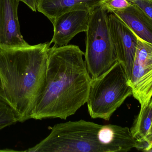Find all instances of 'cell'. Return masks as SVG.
<instances>
[{
  "mask_svg": "<svg viewBox=\"0 0 152 152\" xmlns=\"http://www.w3.org/2000/svg\"><path fill=\"white\" fill-rule=\"evenodd\" d=\"M84 55L74 45L50 47L45 84L31 119L66 120L86 103L92 78Z\"/></svg>",
  "mask_w": 152,
  "mask_h": 152,
  "instance_id": "cell-1",
  "label": "cell"
},
{
  "mask_svg": "<svg viewBox=\"0 0 152 152\" xmlns=\"http://www.w3.org/2000/svg\"><path fill=\"white\" fill-rule=\"evenodd\" d=\"M49 43L0 46L1 100L13 111L18 122L31 119L46 78Z\"/></svg>",
  "mask_w": 152,
  "mask_h": 152,
  "instance_id": "cell-2",
  "label": "cell"
},
{
  "mask_svg": "<svg viewBox=\"0 0 152 152\" xmlns=\"http://www.w3.org/2000/svg\"><path fill=\"white\" fill-rule=\"evenodd\" d=\"M137 145L129 128L81 120L56 124L47 137L26 151L126 152Z\"/></svg>",
  "mask_w": 152,
  "mask_h": 152,
  "instance_id": "cell-3",
  "label": "cell"
},
{
  "mask_svg": "<svg viewBox=\"0 0 152 152\" xmlns=\"http://www.w3.org/2000/svg\"><path fill=\"white\" fill-rule=\"evenodd\" d=\"M133 95L126 72L119 62L99 77L92 79L87 100L93 119L109 120L126 99Z\"/></svg>",
  "mask_w": 152,
  "mask_h": 152,
  "instance_id": "cell-4",
  "label": "cell"
},
{
  "mask_svg": "<svg viewBox=\"0 0 152 152\" xmlns=\"http://www.w3.org/2000/svg\"><path fill=\"white\" fill-rule=\"evenodd\" d=\"M86 32L85 62L91 78L94 79L118 62L107 11L98 6L91 12Z\"/></svg>",
  "mask_w": 152,
  "mask_h": 152,
  "instance_id": "cell-5",
  "label": "cell"
},
{
  "mask_svg": "<svg viewBox=\"0 0 152 152\" xmlns=\"http://www.w3.org/2000/svg\"><path fill=\"white\" fill-rule=\"evenodd\" d=\"M129 84L141 109L148 105L152 97V44L138 37Z\"/></svg>",
  "mask_w": 152,
  "mask_h": 152,
  "instance_id": "cell-6",
  "label": "cell"
},
{
  "mask_svg": "<svg viewBox=\"0 0 152 152\" xmlns=\"http://www.w3.org/2000/svg\"><path fill=\"white\" fill-rule=\"evenodd\" d=\"M109 18L118 61L124 68L129 82L132 76L138 37L115 14L111 13Z\"/></svg>",
  "mask_w": 152,
  "mask_h": 152,
  "instance_id": "cell-7",
  "label": "cell"
},
{
  "mask_svg": "<svg viewBox=\"0 0 152 152\" xmlns=\"http://www.w3.org/2000/svg\"><path fill=\"white\" fill-rule=\"evenodd\" d=\"M90 12L84 10L68 12L60 15L52 23L53 35L49 43L60 46L67 45L76 35L87 30Z\"/></svg>",
  "mask_w": 152,
  "mask_h": 152,
  "instance_id": "cell-8",
  "label": "cell"
},
{
  "mask_svg": "<svg viewBox=\"0 0 152 152\" xmlns=\"http://www.w3.org/2000/svg\"><path fill=\"white\" fill-rule=\"evenodd\" d=\"M20 0H0V46L28 44L21 34L18 17Z\"/></svg>",
  "mask_w": 152,
  "mask_h": 152,
  "instance_id": "cell-9",
  "label": "cell"
},
{
  "mask_svg": "<svg viewBox=\"0 0 152 152\" xmlns=\"http://www.w3.org/2000/svg\"><path fill=\"white\" fill-rule=\"evenodd\" d=\"M101 0H38L37 10L51 22L60 15L76 10L91 12L99 6Z\"/></svg>",
  "mask_w": 152,
  "mask_h": 152,
  "instance_id": "cell-10",
  "label": "cell"
},
{
  "mask_svg": "<svg viewBox=\"0 0 152 152\" xmlns=\"http://www.w3.org/2000/svg\"><path fill=\"white\" fill-rule=\"evenodd\" d=\"M113 13L139 38L152 44V20L139 7L134 4L125 10Z\"/></svg>",
  "mask_w": 152,
  "mask_h": 152,
  "instance_id": "cell-11",
  "label": "cell"
},
{
  "mask_svg": "<svg viewBox=\"0 0 152 152\" xmlns=\"http://www.w3.org/2000/svg\"><path fill=\"white\" fill-rule=\"evenodd\" d=\"M152 122V108L149 103L144 108L141 109L130 129L131 133L137 143L146 142V138L151 130Z\"/></svg>",
  "mask_w": 152,
  "mask_h": 152,
  "instance_id": "cell-12",
  "label": "cell"
},
{
  "mask_svg": "<svg viewBox=\"0 0 152 152\" xmlns=\"http://www.w3.org/2000/svg\"><path fill=\"white\" fill-rule=\"evenodd\" d=\"M17 122L18 120L11 108L1 100L0 102V130Z\"/></svg>",
  "mask_w": 152,
  "mask_h": 152,
  "instance_id": "cell-13",
  "label": "cell"
},
{
  "mask_svg": "<svg viewBox=\"0 0 152 152\" xmlns=\"http://www.w3.org/2000/svg\"><path fill=\"white\" fill-rule=\"evenodd\" d=\"M134 0H101L99 7L107 11V12L113 13L126 9L134 4Z\"/></svg>",
  "mask_w": 152,
  "mask_h": 152,
  "instance_id": "cell-14",
  "label": "cell"
},
{
  "mask_svg": "<svg viewBox=\"0 0 152 152\" xmlns=\"http://www.w3.org/2000/svg\"><path fill=\"white\" fill-rule=\"evenodd\" d=\"M133 3L152 20V0H134Z\"/></svg>",
  "mask_w": 152,
  "mask_h": 152,
  "instance_id": "cell-15",
  "label": "cell"
},
{
  "mask_svg": "<svg viewBox=\"0 0 152 152\" xmlns=\"http://www.w3.org/2000/svg\"><path fill=\"white\" fill-rule=\"evenodd\" d=\"M20 1L26 4L33 11L36 12L37 10L38 0H20Z\"/></svg>",
  "mask_w": 152,
  "mask_h": 152,
  "instance_id": "cell-16",
  "label": "cell"
},
{
  "mask_svg": "<svg viewBox=\"0 0 152 152\" xmlns=\"http://www.w3.org/2000/svg\"><path fill=\"white\" fill-rule=\"evenodd\" d=\"M150 104L152 108V97L151 101H150ZM146 142L148 144V145H149L148 148H147L146 151L148 152V150H149V149L151 148V146L152 145V122L150 133H149V135H148V137H147V138H146Z\"/></svg>",
  "mask_w": 152,
  "mask_h": 152,
  "instance_id": "cell-17",
  "label": "cell"
},
{
  "mask_svg": "<svg viewBox=\"0 0 152 152\" xmlns=\"http://www.w3.org/2000/svg\"><path fill=\"white\" fill-rule=\"evenodd\" d=\"M2 84L1 79V76H0V96H1V95L2 93Z\"/></svg>",
  "mask_w": 152,
  "mask_h": 152,
  "instance_id": "cell-18",
  "label": "cell"
},
{
  "mask_svg": "<svg viewBox=\"0 0 152 152\" xmlns=\"http://www.w3.org/2000/svg\"><path fill=\"white\" fill-rule=\"evenodd\" d=\"M1 98H0V102H1Z\"/></svg>",
  "mask_w": 152,
  "mask_h": 152,
  "instance_id": "cell-19",
  "label": "cell"
}]
</instances>
